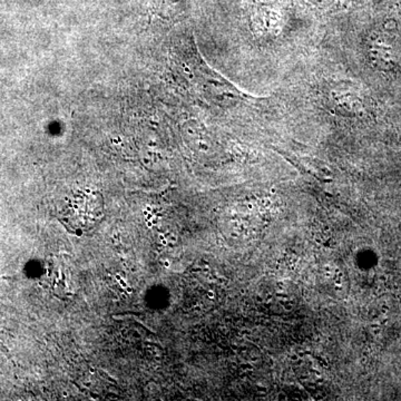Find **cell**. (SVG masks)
<instances>
[{
    "mask_svg": "<svg viewBox=\"0 0 401 401\" xmlns=\"http://www.w3.org/2000/svg\"><path fill=\"white\" fill-rule=\"evenodd\" d=\"M292 359H293V360H296V359H298V357H296V355H293V357H292Z\"/></svg>",
    "mask_w": 401,
    "mask_h": 401,
    "instance_id": "7a4b0ae2",
    "label": "cell"
},
{
    "mask_svg": "<svg viewBox=\"0 0 401 401\" xmlns=\"http://www.w3.org/2000/svg\"><path fill=\"white\" fill-rule=\"evenodd\" d=\"M104 217V199L98 192L82 189L67 199L59 220L72 233L83 234L100 224Z\"/></svg>",
    "mask_w": 401,
    "mask_h": 401,
    "instance_id": "6da1fadb",
    "label": "cell"
}]
</instances>
